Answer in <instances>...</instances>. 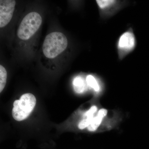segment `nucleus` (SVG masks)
Instances as JSON below:
<instances>
[{
  "instance_id": "obj_1",
  "label": "nucleus",
  "mask_w": 149,
  "mask_h": 149,
  "mask_svg": "<svg viewBox=\"0 0 149 149\" xmlns=\"http://www.w3.org/2000/svg\"><path fill=\"white\" fill-rule=\"evenodd\" d=\"M66 36L60 32H53L46 36L42 46L43 53L49 58H54L67 47Z\"/></svg>"
},
{
  "instance_id": "obj_2",
  "label": "nucleus",
  "mask_w": 149,
  "mask_h": 149,
  "mask_svg": "<svg viewBox=\"0 0 149 149\" xmlns=\"http://www.w3.org/2000/svg\"><path fill=\"white\" fill-rule=\"evenodd\" d=\"M36 98L31 93L23 94L19 100H16L13 103L12 116L17 121H20L26 119L36 106Z\"/></svg>"
},
{
  "instance_id": "obj_3",
  "label": "nucleus",
  "mask_w": 149,
  "mask_h": 149,
  "mask_svg": "<svg viewBox=\"0 0 149 149\" xmlns=\"http://www.w3.org/2000/svg\"><path fill=\"white\" fill-rule=\"evenodd\" d=\"M42 23V18L39 13L31 12L22 21L17 30V36L22 40H29L37 32Z\"/></svg>"
},
{
  "instance_id": "obj_4",
  "label": "nucleus",
  "mask_w": 149,
  "mask_h": 149,
  "mask_svg": "<svg viewBox=\"0 0 149 149\" xmlns=\"http://www.w3.org/2000/svg\"><path fill=\"white\" fill-rule=\"evenodd\" d=\"M137 44L136 36L132 27L121 34L116 43L118 59L122 61L135 50Z\"/></svg>"
},
{
  "instance_id": "obj_5",
  "label": "nucleus",
  "mask_w": 149,
  "mask_h": 149,
  "mask_svg": "<svg viewBox=\"0 0 149 149\" xmlns=\"http://www.w3.org/2000/svg\"><path fill=\"white\" fill-rule=\"evenodd\" d=\"M96 1L100 13L101 18L104 19L113 16L128 5V2L125 1L97 0Z\"/></svg>"
},
{
  "instance_id": "obj_6",
  "label": "nucleus",
  "mask_w": 149,
  "mask_h": 149,
  "mask_svg": "<svg viewBox=\"0 0 149 149\" xmlns=\"http://www.w3.org/2000/svg\"><path fill=\"white\" fill-rule=\"evenodd\" d=\"M16 1L14 0L0 1V27H5L13 17Z\"/></svg>"
},
{
  "instance_id": "obj_7",
  "label": "nucleus",
  "mask_w": 149,
  "mask_h": 149,
  "mask_svg": "<svg viewBox=\"0 0 149 149\" xmlns=\"http://www.w3.org/2000/svg\"><path fill=\"white\" fill-rule=\"evenodd\" d=\"M108 113V110L104 108L99 110L95 116L92 120L91 124L88 127V130L90 132H95L102 125L103 121Z\"/></svg>"
},
{
  "instance_id": "obj_8",
  "label": "nucleus",
  "mask_w": 149,
  "mask_h": 149,
  "mask_svg": "<svg viewBox=\"0 0 149 149\" xmlns=\"http://www.w3.org/2000/svg\"><path fill=\"white\" fill-rule=\"evenodd\" d=\"M86 80L80 75L74 77L72 81V85L74 92L77 94H81L86 91L87 89Z\"/></svg>"
},
{
  "instance_id": "obj_9",
  "label": "nucleus",
  "mask_w": 149,
  "mask_h": 149,
  "mask_svg": "<svg viewBox=\"0 0 149 149\" xmlns=\"http://www.w3.org/2000/svg\"><path fill=\"white\" fill-rule=\"evenodd\" d=\"M87 84L90 88H92L96 93H99L102 91V85L95 77L92 74H89L86 78Z\"/></svg>"
},
{
  "instance_id": "obj_10",
  "label": "nucleus",
  "mask_w": 149,
  "mask_h": 149,
  "mask_svg": "<svg viewBox=\"0 0 149 149\" xmlns=\"http://www.w3.org/2000/svg\"><path fill=\"white\" fill-rule=\"evenodd\" d=\"M7 78L6 70L1 65H0V93H1L5 87Z\"/></svg>"
}]
</instances>
